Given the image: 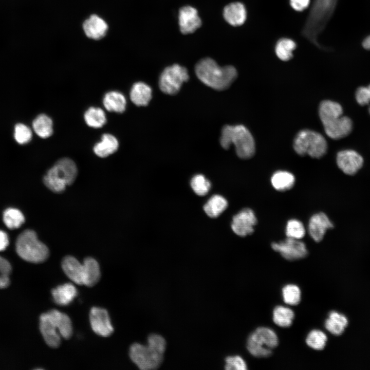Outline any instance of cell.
<instances>
[{
  "label": "cell",
  "mask_w": 370,
  "mask_h": 370,
  "mask_svg": "<svg viewBox=\"0 0 370 370\" xmlns=\"http://www.w3.org/2000/svg\"><path fill=\"white\" fill-rule=\"evenodd\" d=\"M284 302L287 305L294 306L299 304L301 298L300 288L294 284H287L282 290Z\"/></svg>",
  "instance_id": "d590c367"
},
{
  "label": "cell",
  "mask_w": 370,
  "mask_h": 370,
  "mask_svg": "<svg viewBox=\"0 0 370 370\" xmlns=\"http://www.w3.org/2000/svg\"><path fill=\"white\" fill-rule=\"evenodd\" d=\"M166 347L164 338L156 334H150L147 344L134 343L130 348L129 356L132 361L142 370H150L160 366L163 359Z\"/></svg>",
  "instance_id": "6da1fadb"
},
{
  "label": "cell",
  "mask_w": 370,
  "mask_h": 370,
  "mask_svg": "<svg viewBox=\"0 0 370 370\" xmlns=\"http://www.w3.org/2000/svg\"><path fill=\"white\" fill-rule=\"evenodd\" d=\"M104 107L109 112L122 113L124 112L126 101L124 96L117 91H110L104 95L103 99Z\"/></svg>",
  "instance_id": "484cf974"
},
{
  "label": "cell",
  "mask_w": 370,
  "mask_h": 370,
  "mask_svg": "<svg viewBox=\"0 0 370 370\" xmlns=\"http://www.w3.org/2000/svg\"><path fill=\"white\" fill-rule=\"evenodd\" d=\"M40 329L46 343L52 348H57L61 344V336L48 313H42L40 317Z\"/></svg>",
  "instance_id": "e0dca14e"
},
{
  "label": "cell",
  "mask_w": 370,
  "mask_h": 370,
  "mask_svg": "<svg viewBox=\"0 0 370 370\" xmlns=\"http://www.w3.org/2000/svg\"><path fill=\"white\" fill-rule=\"evenodd\" d=\"M355 98L358 103L364 106L370 103V90L367 87H358L355 93Z\"/></svg>",
  "instance_id": "7bdbcfd3"
},
{
  "label": "cell",
  "mask_w": 370,
  "mask_h": 370,
  "mask_svg": "<svg viewBox=\"0 0 370 370\" xmlns=\"http://www.w3.org/2000/svg\"><path fill=\"white\" fill-rule=\"evenodd\" d=\"M62 268L66 276L73 283L85 285L86 278V268L72 256L65 257L62 262Z\"/></svg>",
  "instance_id": "2e32d148"
},
{
  "label": "cell",
  "mask_w": 370,
  "mask_h": 370,
  "mask_svg": "<svg viewBox=\"0 0 370 370\" xmlns=\"http://www.w3.org/2000/svg\"><path fill=\"white\" fill-rule=\"evenodd\" d=\"M291 7L297 11H302L309 5L310 0H289Z\"/></svg>",
  "instance_id": "ee69618b"
},
{
  "label": "cell",
  "mask_w": 370,
  "mask_h": 370,
  "mask_svg": "<svg viewBox=\"0 0 370 370\" xmlns=\"http://www.w3.org/2000/svg\"><path fill=\"white\" fill-rule=\"evenodd\" d=\"M45 186L52 191L55 193L63 192L66 188V184L63 181L54 176L46 175L44 177Z\"/></svg>",
  "instance_id": "b9f144b4"
},
{
  "label": "cell",
  "mask_w": 370,
  "mask_h": 370,
  "mask_svg": "<svg viewBox=\"0 0 370 370\" xmlns=\"http://www.w3.org/2000/svg\"><path fill=\"white\" fill-rule=\"evenodd\" d=\"M11 271V266L9 262L0 256V288L9 285Z\"/></svg>",
  "instance_id": "ab89813d"
},
{
  "label": "cell",
  "mask_w": 370,
  "mask_h": 370,
  "mask_svg": "<svg viewBox=\"0 0 370 370\" xmlns=\"http://www.w3.org/2000/svg\"><path fill=\"white\" fill-rule=\"evenodd\" d=\"M89 321L92 330L99 336L107 337L114 332L108 313L104 308L92 307L89 313Z\"/></svg>",
  "instance_id": "8fae6325"
},
{
  "label": "cell",
  "mask_w": 370,
  "mask_h": 370,
  "mask_svg": "<svg viewBox=\"0 0 370 370\" xmlns=\"http://www.w3.org/2000/svg\"><path fill=\"white\" fill-rule=\"evenodd\" d=\"M220 144L226 150L233 144L237 156L242 159L251 158L255 151V142L252 134L241 124L225 125L221 130Z\"/></svg>",
  "instance_id": "277c9868"
},
{
  "label": "cell",
  "mask_w": 370,
  "mask_h": 370,
  "mask_svg": "<svg viewBox=\"0 0 370 370\" xmlns=\"http://www.w3.org/2000/svg\"><path fill=\"white\" fill-rule=\"evenodd\" d=\"M336 161L338 166L344 173L353 175L362 167L364 160L356 151L345 150L338 153Z\"/></svg>",
  "instance_id": "4fadbf2b"
},
{
  "label": "cell",
  "mask_w": 370,
  "mask_h": 370,
  "mask_svg": "<svg viewBox=\"0 0 370 370\" xmlns=\"http://www.w3.org/2000/svg\"><path fill=\"white\" fill-rule=\"evenodd\" d=\"M272 316L273 321L276 325L286 328L292 325L294 313L287 307L279 305L274 308Z\"/></svg>",
  "instance_id": "f546056e"
},
{
  "label": "cell",
  "mask_w": 370,
  "mask_h": 370,
  "mask_svg": "<svg viewBox=\"0 0 370 370\" xmlns=\"http://www.w3.org/2000/svg\"><path fill=\"white\" fill-rule=\"evenodd\" d=\"M190 184L194 192L200 196L207 194L211 188L210 181L201 174L194 176L192 178Z\"/></svg>",
  "instance_id": "8d00e7d4"
},
{
  "label": "cell",
  "mask_w": 370,
  "mask_h": 370,
  "mask_svg": "<svg viewBox=\"0 0 370 370\" xmlns=\"http://www.w3.org/2000/svg\"><path fill=\"white\" fill-rule=\"evenodd\" d=\"M118 147L117 139L114 135L106 133L102 136L101 141L94 145L93 150L96 155L104 158L115 153Z\"/></svg>",
  "instance_id": "cb8c5ba5"
},
{
  "label": "cell",
  "mask_w": 370,
  "mask_h": 370,
  "mask_svg": "<svg viewBox=\"0 0 370 370\" xmlns=\"http://www.w3.org/2000/svg\"><path fill=\"white\" fill-rule=\"evenodd\" d=\"M339 0H314L302 30L303 35L319 48L318 38L332 17Z\"/></svg>",
  "instance_id": "3957f363"
},
{
  "label": "cell",
  "mask_w": 370,
  "mask_h": 370,
  "mask_svg": "<svg viewBox=\"0 0 370 370\" xmlns=\"http://www.w3.org/2000/svg\"><path fill=\"white\" fill-rule=\"evenodd\" d=\"M368 88H369V90H370V84L368 85Z\"/></svg>",
  "instance_id": "c3c4849f"
},
{
  "label": "cell",
  "mask_w": 370,
  "mask_h": 370,
  "mask_svg": "<svg viewBox=\"0 0 370 370\" xmlns=\"http://www.w3.org/2000/svg\"><path fill=\"white\" fill-rule=\"evenodd\" d=\"M83 28L88 38L96 40H100L104 37L108 28L106 22L96 14L91 15L85 21Z\"/></svg>",
  "instance_id": "d6986e66"
},
{
  "label": "cell",
  "mask_w": 370,
  "mask_h": 370,
  "mask_svg": "<svg viewBox=\"0 0 370 370\" xmlns=\"http://www.w3.org/2000/svg\"><path fill=\"white\" fill-rule=\"evenodd\" d=\"M326 134L338 140L348 136L352 131V120L347 116L334 115L321 119Z\"/></svg>",
  "instance_id": "9c48e42d"
},
{
  "label": "cell",
  "mask_w": 370,
  "mask_h": 370,
  "mask_svg": "<svg viewBox=\"0 0 370 370\" xmlns=\"http://www.w3.org/2000/svg\"><path fill=\"white\" fill-rule=\"evenodd\" d=\"M225 368L227 370H246L247 365L243 358L239 356H231L225 359Z\"/></svg>",
  "instance_id": "60d3db41"
},
{
  "label": "cell",
  "mask_w": 370,
  "mask_h": 370,
  "mask_svg": "<svg viewBox=\"0 0 370 370\" xmlns=\"http://www.w3.org/2000/svg\"><path fill=\"white\" fill-rule=\"evenodd\" d=\"M77 294V288L73 284L70 283L59 285L51 290L54 302L60 306L69 304Z\"/></svg>",
  "instance_id": "44dd1931"
},
{
  "label": "cell",
  "mask_w": 370,
  "mask_h": 370,
  "mask_svg": "<svg viewBox=\"0 0 370 370\" xmlns=\"http://www.w3.org/2000/svg\"><path fill=\"white\" fill-rule=\"evenodd\" d=\"M271 247L284 258L290 261L303 258L308 254L305 243L300 239L287 237L284 240L272 243Z\"/></svg>",
  "instance_id": "30bf717a"
},
{
  "label": "cell",
  "mask_w": 370,
  "mask_h": 370,
  "mask_svg": "<svg viewBox=\"0 0 370 370\" xmlns=\"http://www.w3.org/2000/svg\"><path fill=\"white\" fill-rule=\"evenodd\" d=\"M178 22L180 31L184 34L193 33L201 25V20L197 10L190 6H184L180 9Z\"/></svg>",
  "instance_id": "9a60e30c"
},
{
  "label": "cell",
  "mask_w": 370,
  "mask_h": 370,
  "mask_svg": "<svg viewBox=\"0 0 370 370\" xmlns=\"http://www.w3.org/2000/svg\"><path fill=\"white\" fill-rule=\"evenodd\" d=\"M368 112H369V114H370V106H369V108H368Z\"/></svg>",
  "instance_id": "7dc6e473"
},
{
  "label": "cell",
  "mask_w": 370,
  "mask_h": 370,
  "mask_svg": "<svg viewBox=\"0 0 370 370\" xmlns=\"http://www.w3.org/2000/svg\"><path fill=\"white\" fill-rule=\"evenodd\" d=\"M32 127L36 134L42 138H47L53 133V122L45 114L38 115L33 121Z\"/></svg>",
  "instance_id": "f1b7e54d"
},
{
  "label": "cell",
  "mask_w": 370,
  "mask_h": 370,
  "mask_svg": "<svg viewBox=\"0 0 370 370\" xmlns=\"http://www.w3.org/2000/svg\"><path fill=\"white\" fill-rule=\"evenodd\" d=\"M256 223L257 219L253 210L245 208L233 216L231 228L236 235L244 237L254 232Z\"/></svg>",
  "instance_id": "7c38bea8"
},
{
  "label": "cell",
  "mask_w": 370,
  "mask_h": 370,
  "mask_svg": "<svg viewBox=\"0 0 370 370\" xmlns=\"http://www.w3.org/2000/svg\"><path fill=\"white\" fill-rule=\"evenodd\" d=\"M84 119L86 123L93 128L102 127L106 122L104 112L99 107H90L84 113Z\"/></svg>",
  "instance_id": "4dcf8cb0"
},
{
  "label": "cell",
  "mask_w": 370,
  "mask_h": 370,
  "mask_svg": "<svg viewBox=\"0 0 370 370\" xmlns=\"http://www.w3.org/2000/svg\"><path fill=\"white\" fill-rule=\"evenodd\" d=\"M8 244L9 238L7 233L0 230V251L4 250Z\"/></svg>",
  "instance_id": "f6af8a7d"
},
{
  "label": "cell",
  "mask_w": 370,
  "mask_h": 370,
  "mask_svg": "<svg viewBox=\"0 0 370 370\" xmlns=\"http://www.w3.org/2000/svg\"><path fill=\"white\" fill-rule=\"evenodd\" d=\"M327 341V337L322 331L313 329L307 335L306 343L310 348L315 350H322Z\"/></svg>",
  "instance_id": "e575fe53"
},
{
  "label": "cell",
  "mask_w": 370,
  "mask_h": 370,
  "mask_svg": "<svg viewBox=\"0 0 370 370\" xmlns=\"http://www.w3.org/2000/svg\"><path fill=\"white\" fill-rule=\"evenodd\" d=\"M287 237L300 239L305 235V229L301 221L292 219L288 221L285 231Z\"/></svg>",
  "instance_id": "74e56055"
},
{
  "label": "cell",
  "mask_w": 370,
  "mask_h": 370,
  "mask_svg": "<svg viewBox=\"0 0 370 370\" xmlns=\"http://www.w3.org/2000/svg\"><path fill=\"white\" fill-rule=\"evenodd\" d=\"M348 324L347 317L337 311H332L325 321V327L335 336L342 335Z\"/></svg>",
  "instance_id": "d4e9b609"
},
{
  "label": "cell",
  "mask_w": 370,
  "mask_h": 370,
  "mask_svg": "<svg viewBox=\"0 0 370 370\" xmlns=\"http://www.w3.org/2000/svg\"><path fill=\"white\" fill-rule=\"evenodd\" d=\"M83 263L85 264L87 270L85 286H94L99 281L101 277L99 265L95 259L91 257L85 258Z\"/></svg>",
  "instance_id": "d6a6232c"
},
{
  "label": "cell",
  "mask_w": 370,
  "mask_h": 370,
  "mask_svg": "<svg viewBox=\"0 0 370 370\" xmlns=\"http://www.w3.org/2000/svg\"><path fill=\"white\" fill-rule=\"evenodd\" d=\"M225 20L230 25L238 26L243 25L247 18V11L243 4L234 2L227 5L224 9Z\"/></svg>",
  "instance_id": "ffe728a7"
},
{
  "label": "cell",
  "mask_w": 370,
  "mask_h": 370,
  "mask_svg": "<svg viewBox=\"0 0 370 370\" xmlns=\"http://www.w3.org/2000/svg\"><path fill=\"white\" fill-rule=\"evenodd\" d=\"M227 206L228 202L223 196L214 195L204 205L203 210L208 216L216 218L226 209Z\"/></svg>",
  "instance_id": "4316f807"
},
{
  "label": "cell",
  "mask_w": 370,
  "mask_h": 370,
  "mask_svg": "<svg viewBox=\"0 0 370 370\" xmlns=\"http://www.w3.org/2000/svg\"><path fill=\"white\" fill-rule=\"evenodd\" d=\"M47 312L56 325L61 336L65 339H70L72 335V325L69 316L57 309H51Z\"/></svg>",
  "instance_id": "603a6c76"
},
{
  "label": "cell",
  "mask_w": 370,
  "mask_h": 370,
  "mask_svg": "<svg viewBox=\"0 0 370 370\" xmlns=\"http://www.w3.org/2000/svg\"><path fill=\"white\" fill-rule=\"evenodd\" d=\"M3 220L8 228L14 229L19 228L24 223L25 218L18 209L8 208L4 212Z\"/></svg>",
  "instance_id": "836d02e7"
},
{
  "label": "cell",
  "mask_w": 370,
  "mask_h": 370,
  "mask_svg": "<svg viewBox=\"0 0 370 370\" xmlns=\"http://www.w3.org/2000/svg\"><path fill=\"white\" fill-rule=\"evenodd\" d=\"M362 47L368 51H370V33L364 37L361 41Z\"/></svg>",
  "instance_id": "bcb514c9"
},
{
  "label": "cell",
  "mask_w": 370,
  "mask_h": 370,
  "mask_svg": "<svg viewBox=\"0 0 370 370\" xmlns=\"http://www.w3.org/2000/svg\"><path fill=\"white\" fill-rule=\"evenodd\" d=\"M16 250L21 258L31 263L43 262L49 256L48 248L31 230H26L20 234L16 242Z\"/></svg>",
  "instance_id": "5b68a950"
},
{
  "label": "cell",
  "mask_w": 370,
  "mask_h": 370,
  "mask_svg": "<svg viewBox=\"0 0 370 370\" xmlns=\"http://www.w3.org/2000/svg\"><path fill=\"white\" fill-rule=\"evenodd\" d=\"M296 46L295 43L292 40L286 38H281L276 44L275 53L282 61H287L292 58L293 51Z\"/></svg>",
  "instance_id": "1f68e13d"
},
{
  "label": "cell",
  "mask_w": 370,
  "mask_h": 370,
  "mask_svg": "<svg viewBox=\"0 0 370 370\" xmlns=\"http://www.w3.org/2000/svg\"><path fill=\"white\" fill-rule=\"evenodd\" d=\"M279 344L275 332L267 327H259L250 334L247 341L249 353L257 358H267Z\"/></svg>",
  "instance_id": "8992f818"
},
{
  "label": "cell",
  "mask_w": 370,
  "mask_h": 370,
  "mask_svg": "<svg viewBox=\"0 0 370 370\" xmlns=\"http://www.w3.org/2000/svg\"><path fill=\"white\" fill-rule=\"evenodd\" d=\"M293 149L301 156L308 155L312 158H320L327 152V143L319 133L309 130L300 131L293 141Z\"/></svg>",
  "instance_id": "52a82bcc"
},
{
  "label": "cell",
  "mask_w": 370,
  "mask_h": 370,
  "mask_svg": "<svg viewBox=\"0 0 370 370\" xmlns=\"http://www.w3.org/2000/svg\"><path fill=\"white\" fill-rule=\"evenodd\" d=\"M130 96L131 100L136 105L146 106L152 99V90L149 85L144 82H136L131 88Z\"/></svg>",
  "instance_id": "7402d4cb"
},
{
  "label": "cell",
  "mask_w": 370,
  "mask_h": 370,
  "mask_svg": "<svg viewBox=\"0 0 370 370\" xmlns=\"http://www.w3.org/2000/svg\"><path fill=\"white\" fill-rule=\"evenodd\" d=\"M32 131L30 128L23 123L16 124L14 127V138L20 144L28 143L32 138Z\"/></svg>",
  "instance_id": "f35d334b"
},
{
  "label": "cell",
  "mask_w": 370,
  "mask_h": 370,
  "mask_svg": "<svg viewBox=\"0 0 370 370\" xmlns=\"http://www.w3.org/2000/svg\"><path fill=\"white\" fill-rule=\"evenodd\" d=\"M334 225L324 213L313 215L309 219L308 231L311 237L316 242L321 241L328 229L332 228Z\"/></svg>",
  "instance_id": "ac0fdd59"
},
{
  "label": "cell",
  "mask_w": 370,
  "mask_h": 370,
  "mask_svg": "<svg viewBox=\"0 0 370 370\" xmlns=\"http://www.w3.org/2000/svg\"><path fill=\"white\" fill-rule=\"evenodd\" d=\"M189 79L187 69L177 64L166 67L161 72L159 79V87L164 94H176L182 84Z\"/></svg>",
  "instance_id": "ba28073f"
},
{
  "label": "cell",
  "mask_w": 370,
  "mask_h": 370,
  "mask_svg": "<svg viewBox=\"0 0 370 370\" xmlns=\"http://www.w3.org/2000/svg\"><path fill=\"white\" fill-rule=\"evenodd\" d=\"M77 173L75 162L68 158H63L57 161L47 174L58 178L69 185L74 181Z\"/></svg>",
  "instance_id": "5bb4252c"
},
{
  "label": "cell",
  "mask_w": 370,
  "mask_h": 370,
  "mask_svg": "<svg viewBox=\"0 0 370 370\" xmlns=\"http://www.w3.org/2000/svg\"><path fill=\"white\" fill-rule=\"evenodd\" d=\"M271 182L275 190L285 191L292 188L295 182V177L289 172L279 171L272 175Z\"/></svg>",
  "instance_id": "83f0119b"
},
{
  "label": "cell",
  "mask_w": 370,
  "mask_h": 370,
  "mask_svg": "<svg viewBox=\"0 0 370 370\" xmlns=\"http://www.w3.org/2000/svg\"><path fill=\"white\" fill-rule=\"evenodd\" d=\"M195 72L201 82L217 90L229 88L237 76L234 67L231 65L220 67L210 58L198 61L195 66Z\"/></svg>",
  "instance_id": "7a4b0ae2"
}]
</instances>
